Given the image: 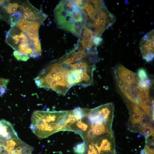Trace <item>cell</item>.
Returning a JSON list of instances; mask_svg holds the SVG:
<instances>
[{
  "instance_id": "obj_17",
  "label": "cell",
  "mask_w": 154,
  "mask_h": 154,
  "mask_svg": "<svg viewBox=\"0 0 154 154\" xmlns=\"http://www.w3.org/2000/svg\"><path fill=\"white\" fill-rule=\"evenodd\" d=\"M140 154H154L153 142L146 143L144 149L141 151Z\"/></svg>"
},
{
  "instance_id": "obj_4",
  "label": "cell",
  "mask_w": 154,
  "mask_h": 154,
  "mask_svg": "<svg viewBox=\"0 0 154 154\" xmlns=\"http://www.w3.org/2000/svg\"><path fill=\"white\" fill-rule=\"evenodd\" d=\"M33 148L18 137L0 134V154H33Z\"/></svg>"
},
{
  "instance_id": "obj_2",
  "label": "cell",
  "mask_w": 154,
  "mask_h": 154,
  "mask_svg": "<svg viewBox=\"0 0 154 154\" xmlns=\"http://www.w3.org/2000/svg\"><path fill=\"white\" fill-rule=\"evenodd\" d=\"M57 27L79 38L86 26L87 15L74 0H60L54 10Z\"/></svg>"
},
{
  "instance_id": "obj_9",
  "label": "cell",
  "mask_w": 154,
  "mask_h": 154,
  "mask_svg": "<svg viewBox=\"0 0 154 154\" xmlns=\"http://www.w3.org/2000/svg\"><path fill=\"white\" fill-rule=\"evenodd\" d=\"M6 41L15 51L20 46L27 44H40L39 39L32 40L25 33L16 26L11 28L7 32Z\"/></svg>"
},
{
  "instance_id": "obj_14",
  "label": "cell",
  "mask_w": 154,
  "mask_h": 154,
  "mask_svg": "<svg viewBox=\"0 0 154 154\" xmlns=\"http://www.w3.org/2000/svg\"><path fill=\"white\" fill-rule=\"evenodd\" d=\"M41 24L34 21L23 19L16 26L33 40L39 39L38 31Z\"/></svg>"
},
{
  "instance_id": "obj_10",
  "label": "cell",
  "mask_w": 154,
  "mask_h": 154,
  "mask_svg": "<svg viewBox=\"0 0 154 154\" xmlns=\"http://www.w3.org/2000/svg\"><path fill=\"white\" fill-rule=\"evenodd\" d=\"M86 12L87 19L86 26L90 29L100 9L105 5L102 0H74Z\"/></svg>"
},
{
  "instance_id": "obj_18",
  "label": "cell",
  "mask_w": 154,
  "mask_h": 154,
  "mask_svg": "<svg viewBox=\"0 0 154 154\" xmlns=\"http://www.w3.org/2000/svg\"><path fill=\"white\" fill-rule=\"evenodd\" d=\"M9 82L8 79L0 78V96L5 93Z\"/></svg>"
},
{
  "instance_id": "obj_1",
  "label": "cell",
  "mask_w": 154,
  "mask_h": 154,
  "mask_svg": "<svg viewBox=\"0 0 154 154\" xmlns=\"http://www.w3.org/2000/svg\"><path fill=\"white\" fill-rule=\"evenodd\" d=\"M99 60L97 50L85 48L77 42L72 50L46 65L34 80L38 87L64 95L73 86L93 84L94 70Z\"/></svg>"
},
{
  "instance_id": "obj_20",
  "label": "cell",
  "mask_w": 154,
  "mask_h": 154,
  "mask_svg": "<svg viewBox=\"0 0 154 154\" xmlns=\"http://www.w3.org/2000/svg\"><path fill=\"white\" fill-rule=\"evenodd\" d=\"M13 54L15 58L18 60L26 61L30 57V56L28 55L22 54L16 51H14Z\"/></svg>"
},
{
  "instance_id": "obj_5",
  "label": "cell",
  "mask_w": 154,
  "mask_h": 154,
  "mask_svg": "<svg viewBox=\"0 0 154 154\" xmlns=\"http://www.w3.org/2000/svg\"><path fill=\"white\" fill-rule=\"evenodd\" d=\"M114 110L113 104L109 103L88 109L86 117L90 124H102L112 128Z\"/></svg>"
},
{
  "instance_id": "obj_15",
  "label": "cell",
  "mask_w": 154,
  "mask_h": 154,
  "mask_svg": "<svg viewBox=\"0 0 154 154\" xmlns=\"http://www.w3.org/2000/svg\"><path fill=\"white\" fill-rule=\"evenodd\" d=\"M94 34L92 31L85 26L77 42L85 48L92 49L97 47L94 43Z\"/></svg>"
},
{
  "instance_id": "obj_19",
  "label": "cell",
  "mask_w": 154,
  "mask_h": 154,
  "mask_svg": "<svg viewBox=\"0 0 154 154\" xmlns=\"http://www.w3.org/2000/svg\"><path fill=\"white\" fill-rule=\"evenodd\" d=\"M86 149V146L84 142L78 144L74 147L75 153L77 154H84Z\"/></svg>"
},
{
  "instance_id": "obj_8",
  "label": "cell",
  "mask_w": 154,
  "mask_h": 154,
  "mask_svg": "<svg viewBox=\"0 0 154 154\" xmlns=\"http://www.w3.org/2000/svg\"><path fill=\"white\" fill-rule=\"evenodd\" d=\"M91 143L98 154H116L113 132L108 133L85 140Z\"/></svg>"
},
{
  "instance_id": "obj_11",
  "label": "cell",
  "mask_w": 154,
  "mask_h": 154,
  "mask_svg": "<svg viewBox=\"0 0 154 154\" xmlns=\"http://www.w3.org/2000/svg\"><path fill=\"white\" fill-rule=\"evenodd\" d=\"M116 79L119 80L132 91L139 81L137 74L119 64L115 68Z\"/></svg>"
},
{
  "instance_id": "obj_21",
  "label": "cell",
  "mask_w": 154,
  "mask_h": 154,
  "mask_svg": "<svg viewBox=\"0 0 154 154\" xmlns=\"http://www.w3.org/2000/svg\"><path fill=\"white\" fill-rule=\"evenodd\" d=\"M137 74L140 80H145L149 78L146 70L143 68L139 69L138 71Z\"/></svg>"
},
{
  "instance_id": "obj_6",
  "label": "cell",
  "mask_w": 154,
  "mask_h": 154,
  "mask_svg": "<svg viewBox=\"0 0 154 154\" xmlns=\"http://www.w3.org/2000/svg\"><path fill=\"white\" fill-rule=\"evenodd\" d=\"M123 98L130 114L128 122L129 129L133 132H139L144 126L151 124V119L138 105L132 103L124 97Z\"/></svg>"
},
{
  "instance_id": "obj_13",
  "label": "cell",
  "mask_w": 154,
  "mask_h": 154,
  "mask_svg": "<svg viewBox=\"0 0 154 154\" xmlns=\"http://www.w3.org/2000/svg\"><path fill=\"white\" fill-rule=\"evenodd\" d=\"M154 29L145 35L139 43V48L143 58L147 62L154 58Z\"/></svg>"
},
{
  "instance_id": "obj_7",
  "label": "cell",
  "mask_w": 154,
  "mask_h": 154,
  "mask_svg": "<svg viewBox=\"0 0 154 154\" xmlns=\"http://www.w3.org/2000/svg\"><path fill=\"white\" fill-rule=\"evenodd\" d=\"M115 21L114 15L108 10L104 5L98 12L90 29L94 36L101 37L104 31L111 26Z\"/></svg>"
},
{
  "instance_id": "obj_3",
  "label": "cell",
  "mask_w": 154,
  "mask_h": 154,
  "mask_svg": "<svg viewBox=\"0 0 154 154\" xmlns=\"http://www.w3.org/2000/svg\"><path fill=\"white\" fill-rule=\"evenodd\" d=\"M68 111H34L30 128L38 137L43 138L60 131H65Z\"/></svg>"
},
{
  "instance_id": "obj_16",
  "label": "cell",
  "mask_w": 154,
  "mask_h": 154,
  "mask_svg": "<svg viewBox=\"0 0 154 154\" xmlns=\"http://www.w3.org/2000/svg\"><path fill=\"white\" fill-rule=\"evenodd\" d=\"M23 19L22 13L19 11L11 15L7 21L8 24L13 27L19 24Z\"/></svg>"
},
{
  "instance_id": "obj_12",
  "label": "cell",
  "mask_w": 154,
  "mask_h": 154,
  "mask_svg": "<svg viewBox=\"0 0 154 154\" xmlns=\"http://www.w3.org/2000/svg\"><path fill=\"white\" fill-rule=\"evenodd\" d=\"M20 11L23 19L34 21L41 24L47 17V15L35 7L27 0L23 3Z\"/></svg>"
}]
</instances>
